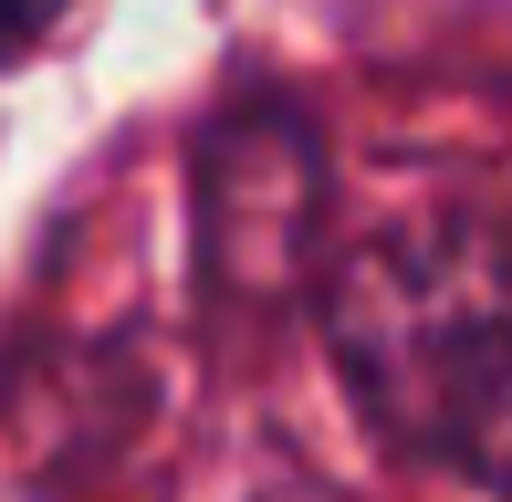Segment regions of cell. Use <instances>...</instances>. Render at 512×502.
<instances>
[{
  "mask_svg": "<svg viewBox=\"0 0 512 502\" xmlns=\"http://www.w3.org/2000/svg\"><path fill=\"white\" fill-rule=\"evenodd\" d=\"M335 356L377 429L418 461L502 471L512 440V220L418 210L335 262Z\"/></svg>",
  "mask_w": 512,
  "mask_h": 502,
  "instance_id": "6da1fadb",
  "label": "cell"
},
{
  "mask_svg": "<svg viewBox=\"0 0 512 502\" xmlns=\"http://www.w3.org/2000/svg\"><path fill=\"white\" fill-rule=\"evenodd\" d=\"M314 231V147L283 116H251L209 147V262H293V241Z\"/></svg>",
  "mask_w": 512,
  "mask_h": 502,
  "instance_id": "7a4b0ae2",
  "label": "cell"
},
{
  "mask_svg": "<svg viewBox=\"0 0 512 502\" xmlns=\"http://www.w3.org/2000/svg\"><path fill=\"white\" fill-rule=\"evenodd\" d=\"M53 11H63V0H0V53H21V42H32Z\"/></svg>",
  "mask_w": 512,
  "mask_h": 502,
  "instance_id": "3957f363",
  "label": "cell"
},
{
  "mask_svg": "<svg viewBox=\"0 0 512 502\" xmlns=\"http://www.w3.org/2000/svg\"><path fill=\"white\" fill-rule=\"evenodd\" d=\"M262 502H324V492H262Z\"/></svg>",
  "mask_w": 512,
  "mask_h": 502,
  "instance_id": "277c9868",
  "label": "cell"
}]
</instances>
